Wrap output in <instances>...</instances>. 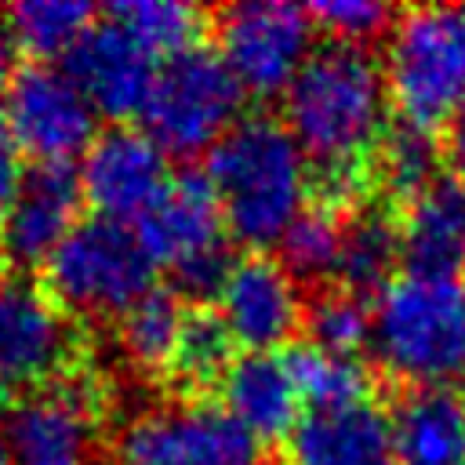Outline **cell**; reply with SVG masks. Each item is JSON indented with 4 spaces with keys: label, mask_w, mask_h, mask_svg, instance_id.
Masks as SVG:
<instances>
[{
    "label": "cell",
    "mask_w": 465,
    "mask_h": 465,
    "mask_svg": "<svg viewBox=\"0 0 465 465\" xmlns=\"http://www.w3.org/2000/svg\"><path fill=\"white\" fill-rule=\"evenodd\" d=\"M232 349L236 345H232L218 309L196 305V309H185V320H182V331H178V345H174V356H171L167 371L185 389H207V385H218L222 374L229 371Z\"/></svg>",
    "instance_id": "28"
},
{
    "label": "cell",
    "mask_w": 465,
    "mask_h": 465,
    "mask_svg": "<svg viewBox=\"0 0 465 465\" xmlns=\"http://www.w3.org/2000/svg\"><path fill=\"white\" fill-rule=\"evenodd\" d=\"M440 163H443V153H440V142L432 138V131L414 127L407 120H392L371 153V185H378L385 196L407 203L429 182H436L443 174Z\"/></svg>",
    "instance_id": "22"
},
{
    "label": "cell",
    "mask_w": 465,
    "mask_h": 465,
    "mask_svg": "<svg viewBox=\"0 0 465 465\" xmlns=\"http://www.w3.org/2000/svg\"><path fill=\"white\" fill-rule=\"evenodd\" d=\"M283 360L291 367V378L298 385L305 411H334V407L367 400L371 378L356 356H334V352H323L302 341Z\"/></svg>",
    "instance_id": "26"
},
{
    "label": "cell",
    "mask_w": 465,
    "mask_h": 465,
    "mask_svg": "<svg viewBox=\"0 0 465 465\" xmlns=\"http://www.w3.org/2000/svg\"><path fill=\"white\" fill-rule=\"evenodd\" d=\"M458 385H461V389H458V392H461V396H465V374H461V378H458Z\"/></svg>",
    "instance_id": "35"
},
{
    "label": "cell",
    "mask_w": 465,
    "mask_h": 465,
    "mask_svg": "<svg viewBox=\"0 0 465 465\" xmlns=\"http://www.w3.org/2000/svg\"><path fill=\"white\" fill-rule=\"evenodd\" d=\"M105 18H113L153 58L156 54L171 58L193 47L203 29V11L178 0H124V4H113Z\"/></svg>",
    "instance_id": "27"
},
{
    "label": "cell",
    "mask_w": 465,
    "mask_h": 465,
    "mask_svg": "<svg viewBox=\"0 0 465 465\" xmlns=\"http://www.w3.org/2000/svg\"><path fill=\"white\" fill-rule=\"evenodd\" d=\"M80 174L69 163H33L0 218V258L15 269H33L51 258V251L80 222Z\"/></svg>",
    "instance_id": "15"
},
{
    "label": "cell",
    "mask_w": 465,
    "mask_h": 465,
    "mask_svg": "<svg viewBox=\"0 0 465 465\" xmlns=\"http://www.w3.org/2000/svg\"><path fill=\"white\" fill-rule=\"evenodd\" d=\"M222 411L232 414L258 443L287 440L302 421V396L291 367L276 352H240L218 381Z\"/></svg>",
    "instance_id": "19"
},
{
    "label": "cell",
    "mask_w": 465,
    "mask_h": 465,
    "mask_svg": "<svg viewBox=\"0 0 465 465\" xmlns=\"http://www.w3.org/2000/svg\"><path fill=\"white\" fill-rule=\"evenodd\" d=\"M400 265L411 276L458 280L465 272V178L443 171L403 203Z\"/></svg>",
    "instance_id": "17"
},
{
    "label": "cell",
    "mask_w": 465,
    "mask_h": 465,
    "mask_svg": "<svg viewBox=\"0 0 465 465\" xmlns=\"http://www.w3.org/2000/svg\"><path fill=\"white\" fill-rule=\"evenodd\" d=\"M291 465H396L389 414L371 400L305 411L287 436Z\"/></svg>",
    "instance_id": "18"
},
{
    "label": "cell",
    "mask_w": 465,
    "mask_h": 465,
    "mask_svg": "<svg viewBox=\"0 0 465 465\" xmlns=\"http://www.w3.org/2000/svg\"><path fill=\"white\" fill-rule=\"evenodd\" d=\"M15 54H18V47H15L7 25L0 22V98H4V91L11 87L15 73H18V58H15Z\"/></svg>",
    "instance_id": "33"
},
{
    "label": "cell",
    "mask_w": 465,
    "mask_h": 465,
    "mask_svg": "<svg viewBox=\"0 0 465 465\" xmlns=\"http://www.w3.org/2000/svg\"><path fill=\"white\" fill-rule=\"evenodd\" d=\"M349 211H338L331 203L309 200L298 218L287 225V232L280 236V265L291 272V280L298 283H323L334 280V265H338V251H341V225H345Z\"/></svg>",
    "instance_id": "25"
},
{
    "label": "cell",
    "mask_w": 465,
    "mask_h": 465,
    "mask_svg": "<svg viewBox=\"0 0 465 465\" xmlns=\"http://www.w3.org/2000/svg\"><path fill=\"white\" fill-rule=\"evenodd\" d=\"M185 305L171 287H153L116 320V349L142 374H160L171 367Z\"/></svg>",
    "instance_id": "23"
},
{
    "label": "cell",
    "mask_w": 465,
    "mask_h": 465,
    "mask_svg": "<svg viewBox=\"0 0 465 465\" xmlns=\"http://www.w3.org/2000/svg\"><path fill=\"white\" fill-rule=\"evenodd\" d=\"M11 458H7V447H4V436H0V465H7Z\"/></svg>",
    "instance_id": "34"
},
{
    "label": "cell",
    "mask_w": 465,
    "mask_h": 465,
    "mask_svg": "<svg viewBox=\"0 0 465 465\" xmlns=\"http://www.w3.org/2000/svg\"><path fill=\"white\" fill-rule=\"evenodd\" d=\"M116 465H258V440L222 403L142 407L116 436Z\"/></svg>",
    "instance_id": "8"
},
{
    "label": "cell",
    "mask_w": 465,
    "mask_h": 465,
    "mask_svg": "<svg viewBox=\"0 0 465 465\" xmlns=\"http://www.w3.org/2000/svg\"><path fill=\"white\" fill-rule=\"evenodd\" d=\"M309 15L316 29H323L331 40L356 44V47H367L396 22L392 7L378 0H323V4H312Z\"/></svg>",
    "instance_id": "30"
},
{
    "label": "cell",
    "mask_w": 465,
    "mask_h": 465,
    "mask_svg": "<svg viewBox=\"0 0 465 465\" xmlns=\"http://www.w3.org/2000/svg\"><path fill=\"white\" fill-rule=\"evenodd\" d=\"M225 229L247 247L280 243L287 225L309 203L312 167L283 120L240 116L211 149L203 167Z\"/></svg>",
    "instance_id": "2"
},
{
    "label": "cell",
    "mask_w": 465,
    "mask_h": 465,
    "mask_svg": "<svg viewBox=\"0 0 465 465\" xmlns=\"http://www.w3.org/2000/svg\"><path fill=\"white\" fill-rule=\"evenodd\" d=\"M381 73L400 120L443 127L465 102V4H421L396 15Z\"/></svg>",
    "instance_id": "4"
},
{
    "label": "cell",
    "mask_w": 465,
    "mask_h": 465,
    "mask_svg": "<svg viewBox=\"0 0 465 465\" xmlns=\"http://www.w3.org/2000/svg\"><path fill=\"white\" fill-rule=\"evenodd\" d=\"M98 392L87 381L62 378L47 389L18 396L4 414V447L15 465L84 461L94 440Z\"/></svg>",
    "instance_id": "12"
},
{
    "label": "cell",
    "mask_w": 465,
    "mask_h": 465,
    "mask_svg": "<svg viewBox=\"0 0 465 465\" xmlns=\"http://www.w3.org/2000/svg\"><path fill=\"white\" fill-rule=\"evenodd\" d=\"M94 25V7L84 0H22L7 7V33L15 47L40 62L65 58Z\"/></svg>",
    "instance_id": "24"
},
{
    "label": "cell",
    "mask_w": 465,
    "mask_h": 465,
    "mask_svg": "<svg viewBox=\"0 0 465 465\" xmlns=\"http://www.w3.org/2000/svg\"><path fill=\"white\" fill-rule=\"evenodd\" d=\"M443 160L450 163V174L465 178V102L443 120V142H440Z\"/></svg>",
    "instance_id": "31"
},
{
    "label": "cell",
    "mask_w": 465,
    "mask_h": 465,
    "mask_svg": "<svg viewBox=\"0 0 465 465\" xmlns=\"http://www.w3.org/2000/svg\"><path fill=\"white\" fill-rule=\"evenodd\" d=\"M18 182H22L18 149H15V142L7 138V131L0 124V218H4V211H7V203L15 196V189H18Z\"/></svg>",
    "instance_id": "32"
},
{
    "label": "cell",
    "mask_w": 465,
    "mask_h": 465,
    "mask_svg": "<svg viewBox=\"0 0 465 465\" xmlns=\"http://www.w3.org/2000/svg\"><path fill=\"white\" fill-rule=\"evenodd\" d=\"M400 265V222L381 203H360L345 214L341 251L334 265V283L367 302V294H381L392 283Z\"/></svg>",
    "instance_id": "21"
},
{
    "label": "cell",
    "mask_w": 465,
    "mask_h": 465,
    "mask_svg": "<svg viewBox=\"0 0 465 465\" xmlns=\"http://www.w3.org/2000/svg\"><path fill=\"white\" fill-rule=\"evenodd\" d=\"M134 232L153 265L171 272V291L178 298H193L196 305L218 298L225 276L236 265L218 196L203 171L174 174L145 207Z\"/></svg>",
    "instance_id": "6"
},
{
    "label": "cell",
    "mask_w": 465,
    "mask_h": 465,
    "mask_svg": "<svg viewBox=\"0 0 465 465\" xmlns=\"http://www.w3.org/2000/svg\"><path fill=\"white\" fill-rule=\"evenodd\" d=\"M302 327L309 345L334 356H356L371 338V305L341 287H320V294L305 305Z\"/></svg>",
    "instance_id": "29"
},
{
    "label": "cell",
    "mask_w": 465,
    "mask_h": 465,
    "mask_svg": "<svg viewBox=\"0 0 465 465\" xmlns=\"http://www.w3.org/2000/svg\"><path fill=\"white\" fill-rule=\"evenodd\" d=\"M76 360L73 316L44 283L22 272L0 276V392H36L69 378Z\"/></svg>",
    "instance_id": "11"
},
{
    "label": "cell",
    "mask_w": 465,
    "mask_h": 465,
    "mask_svg": "<svg viewBox=\"0 0 465 465\" xmlns=\"http://www.w3.org/2000/svg\"><path fill=\"white\" fill-rule=\"evenodd\" d=\"M243 98L247 94L218 47L193 44L156 65L142 124L163 153L196 156L207 153L240 120Z\"/></svg>",
    "instance_id": "7"
},
{
    "label": "cell",
    "mask_w": 465,
    "mask_h": 465,
    "mask_svg": "<svg viewBox=\"0 0 465 465\" xmlns=\"http://www.w3.org/2000/svg\"><path fill=\"white\" fill-rule=\"evenodd\" d=\"M40 269L44 291L62 312L80 320H120L153 291L156 265L131 225L94 214L76 222Z\"/></svg>",
    "instance_id": "5"
},
{
    "label": "cell",
    "mask_w": 465,
    "mask_h": 465,
    "mask_svg": "<svg viewBox=\"0 0 465 465\" xmlns=\"http://www.w3.org/2000/svg\"><path fill=\"white\" fill-rule=\"evenodd\" d=\"M4 131L36 163H69L98 138V113L54 62L22 65L4 91Z\"/></svg>",
    "instance_id": "10"
},
{
    "label": "cell",
    "mask_w": 465,
    "mask_h": 465,
    "mask_svg": "<svg viewBox=\"0 0 465 465\" xmlns=\"http://www.w3.org/2000/svg\"><path fill=\"white\" fill-rule=\"evenodd\" d=\"M62 69L76 80L94 113L116 124L142 116L156 80V58L142 51L113 18L94 22L62 58Z\"/></svg>",
    "instance_id": "16"
},
{
    "label": "cell",
    "mask_w": 465,
    "mask_h": 465,
    "mask_svg": "<svg viewBox=\"0 0 465 465\" xmlns=\"http://www.w3.org/2000/svg\"><path fill=\"white\" fill-rule=\"evenodd\" d=\"M371 356L411 389L465 374V283L396 276L371 305Z\"/></svg>",
    "instance_id": "3"
},
{
    "label": "cell",
    "mask_w": 465,
    "mask_h": 465,
    "mask_svg": "<svg viewBox=\"0 0 465 465\" xmlns=\"http://www.w3.org/2000/svg\"><path fill=\"white\" fill-rule=\"evenodd\" d=\"M312 51L316 22L309 7L287 0H243L218 15V54L243 94H283Z\"/></svg>",
    "instance_id": "9"
},
{
    "label": "cell",
    "mask_w": 465,
    "mask_h": 465,
    "mask_svg": "<svg viewBox=\"0 0 465 465\" xmlns=\"http://www.w3.org/2000/svg\"><path fill=\"white\" fill-rule=\"evenodd\" d=\"M280 98L283 127L316 174L371 167V153L389 127V87L367 47L320 44Z\"/></svg>",
    "instance_id": "1"
},
{
    "label": "cell",
    "mask_w": 465,
    "mask_h": 465,
    "mask_svg": "<svg viewBox=\"0 0 465 465\" xmlns=\"http://www.w3.org/2000/svg\"><path fill=\"white\" fill-rule=\"evenodd\" d=\"M218 316L243 352H276L294 338L305 316V302L291 272L265 258L247 254L236 258L232 272L218 291Z\"/></svg>",
    "instance_id": "14"
},
{
    "label": "cell",
    "mask_w": 465,
    "mask_h": 465,
    "mask_svg": "<svg viewBox=\"0 0 465 465\" xmlns=\"http://www.w3.org/2000/svg\"><path fill=\"white\" fill-rule=\"evenodd\" d=\"M62 465H84V461H62Z\"/></svg>",
    "instance_id": "36"
},
{
    "label": "cell",
    "mask_w": 465,
    "mask_h": 465,
    "mask_svg": "<svg viewBox=\"0 0 465 465\" xmlns=\"http://www.w3.org/2000/svg\"><path fill=\"white\" fill-rule=\"evenodd\" d=\"M80 193L94 207L98 218L109 222H138L145 207L171 182L167 153L138 127L113 124L98 131L80 163Z\"/></svg>",
    "instance_id": "13"
},
{
    "label": "cell",
    "mask_w": 465,
    "mask_h": 465,
    "mask_svg": "<svg viewBox=\"0 0 465 465\" xmlns=\"http://www.w3.org/2000/svg\"><path fill=\"white\" fill-rule=\"evenodd\" d=\"M396 465H465V396L450 385L407 389L389 411Z\"/></svg>",
    "instance_id": "20"
}]
</instances>
